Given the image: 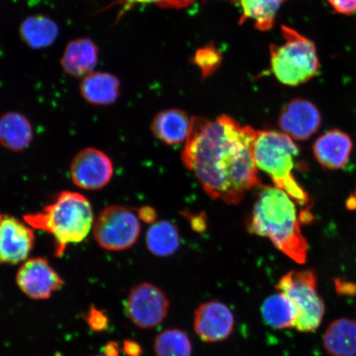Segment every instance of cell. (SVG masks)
<instances>
[{"label":"cell","mask_w":356,"mask_h":356,"mask_svg":"<svg viewBox=\"0 0 356 356\" xmlns=\"http://www.w3.org/2000/svg\"><path fill=\"white\" fill-rule=\"evenodd\" d=\"M119 346L115 342H109L104 348V355L106 356H119Z\"/></svg>","instance_id":"32"},{"label":"cell","mask_w":356,"mask_h":356,"mask_svg":"<svg viewBox=\"0 0 356 356\" xmlns=\"http://www.w3.org/2000/svg\"><path fill=\"white\" fill-rule=\"evenodd\" d=\"M138 216H139L140 220L147 222V224L153 225L156 218H157V213L152 207H143L138 210Z\"/></svg>","instance_id":"29"},{"label":"cell","mask_w":356,"mask_h":356,"mask_svg":"<svg viewBox=\"0 0 356 356\" xmlns=\"http://www.w3.org/2000/svg\"><path fill=\"white\" fill-rule=\"evenodd\" d=\"M346 207L349 209V210H356V188L355 193L351 194L349 199L347 200Z\"/></svg>","instance_id":"33"},{"label":"cell","mask_w":356,"mask_h":356,"mask_svg":"<svg viewBox=\"0 0 356 356\" xmlns=\"http://www.w3.org/2000/svg\"><path fill=\"white\" fill-rule=\"evenodd\" d=\"M146 246L154 256L167 257L175 254L180 247V236L172 222H154L147 231Z\"/></svg>","instance_id":"22"},{"label":"cell","mask_w":356,"mask_h":356,"mask_svg":"<svg viewBox=\"0 0 356 356\" xmlns=\"http://www.w3.org/2000/svg\"><path fill=\"white\" fill-rule=\"evenodd\" d=\"M318 280L311 270H291L280 279L277 289L286 296L297 311L296 330L313 332L321 325L325 304L318 293Z\"/></svg>","instance_id":"6"},{"label":"cell","mask_w":356,"mask_h":356,"mask_svg":"<svg viewBox=\"0 0 356 356\" xmlns=\"http://www.w3.org/2000/svg\"><path fill=\"white\" fill-rule=\"evenodd\" d=\"M327 2L340 15H353L356 13V0H327Z\"/></svg>","instance_id":"28"},{"label":"cell","mask_w":356,"mask_h":356,"mask_svg":"<svg viewBox=\"0 0 356 356\" xmlns=\"http://www.w3.org/2000/svg\"><path fill=\"white\" fill-rule=\"evenodd\" d=\"M191 124V119L184 111L168 109L155 115L151 131L164 144L176 145L188 139Z\"/></svg>","instance_id":"16"},{"label":"cell","mask_w":356,"mask_h":356,"mask_svg":"<svg viewBox=\"0 0 356 356\" xmlns=\"http://www.w3.org/2000/svg\"><path fill=\"white\" fill-rule=\"evenodd\" d=\"M257 131L229 115L215 121L194 117L181 159L209 197L228 204L242 202L261 185L254 159Z\"/></svg>","instance_id":"1"},{"label":"cell","mask_w":356,"mask_h":356,"mask_svg":"<svg viewBox=\"0 0 356 356\" xmlns=\"http://www.w3.org/2000/svg\"><path fill=\"white\" fill-rule=\"evenodd\" d=\"M170 302L162 289L150 283L134 286L127 296L126 314L141 329L158 326L167 318Z\"/></svg>","instance_id":"8"},{"label":"cell","mask_w":356,"mask_h":356,"mask_svg":"<svg viewBox=\"0 0 356 356\" xmlns=\"http://www.w3.org/2000/svg\"><path fill=\"white\" fill-rule=\"evenodd\" d=\"M353 147L350 137L335 129L320 136L315 141L313 150L320 165L330 170H338L348 163Z\"/></svg>","instance_id":"14"},{"label":"cell","mask_w":356,"mask_h":356,"mask_svg":"<svg viewBox=\"0 0 356 356\" xmlns=\"http://www.w3.org/2000/svg\"><path fill=\"white\" fill-rule=\"evenodd\" d=\"M299 154V148L286 134L257 131L254 159L257 168L270 177L275 188L286 191L296 203L306 206L309 203V195L292 173Z\"/></svg>","instance_id":"4"},{"label":"cell","mask_w":356,"mask_h":356,"mask_svg":"<svg viewBox=\"0 0 356 356\" xmlns=\"http://www.w3.org/2000/svg\"><path fill=\"white\" fill-rule=\"evenodd\" d=\"M99 63V48L88 38L73 40L67 44L60 59L65 74L83 79L93 72Z\"/></svg>","instance_id":"15"},{"label":"cell","mask_w":356,"mask_h":356,"mask_svg":"<svg viewBox=\"0 0 356 356\" xmlns=\"http://www.w3.org/2000/svg\"><path fill=\"white\" fill-rule=\"evenodd\" d=\"M95 356H106V355H95Z\"/></svg>","instance_id":"34"},{"label":"cell","mask_w":356,"mask_h":356,"mask_svg":"<svg viewBox=\"0 0 356 356\" xmlns=\"http://www.w3.org/2000/svg\"><path fill=\"white\" fill-rule=\"evenodd\" d=\"M34 229L8 213H0V265L15 266L28 260L35 245Z\"/></svg>","instance_id":"11"},{"label":"cell","mask_w":356,"mask_h":356,"mask_svg":"<svg viewBox=\"0 0 356 356\" xmlns=\"http://www.w3.org/2000/svg\"><path fill=\"white\" fill-rule=\"evenodd\" d=\"M59 34V28L49 17L43 15L29 17L22 22L19 28L20 38L26 46L33 49L50 47Z\"/></svg>","instance_id":"21"},{"label":"cell","mask_w":356,"mask_h":356,"mask_svg":"<svg viewBox=\"0 0 356 356\" xmlns=\"http://www.w3.org/2000/svg\"><path fill=\"white\" fill-rule=\"evenodd\" d=\"M24 220L34 229L50 234L55 240V255H63L70 244L81 243L92 229L95 215L83 195L64 191L41 212L28 213Z\"/></svg>","instance_id":"3"},{"label":"cell","mask_w":356,"mask_h":356,"mask_svg":"<svg viewBox=\"0 0 356 356\" xmlns=\"http://www.w3.org/2000/svg\"><path fill=\"white\" fill-rule=\"evenodd\" d=\"M222 59L221 52L211 43L195 52L193 63L200 69L202 79H207L219 69Z\"/></svg>","instance_id":"25"},{"label":"cell","mask_w":356,"mask_h":356,"mask_svg":"<svg viewBox=\"0 0 356 356\" xmlns=\"http://www.w3.org/2000/svg\"><path fill=\"white\" fill-rule=\"evenodd\" d=\"M261 314L268 326L278 330L295 327L297 318L295 305L280 292L267 298L261 306Z\"/></svg>","instance_id":"23"},{"label":"cell","mask_w":356,"mask_h":356,"mask_svg":"<svg viewBox=\"0 0 356 356\" xmlns=\"http://www.w3.org/2000/svg\"><path fill=\"white\" fill-rule=\"evenodd\" d=\"M122 350L127 356H142L143 353L140 345L131 340L124 341Z\"/></svg>","instance_id":"30"},{"label":"cell","mask_w":356,"mask_h":356,"mask_svg":"<svg viewBox=\"0 0 356 356\" xmlns=\"http://www.w3.org/2000/svg\"><path fill=\"white\" fill-rule=\"evenodd\" d=\"M323 343L330 356H356V320H334L323 334Z\"/></svg>","instance_id":"19"},{"label":"cell","mask_w":356,"mask_h":356,"mask_svg":"<svg viewBox=\"0 0 356 356\" xmlns=\"http://www.w3.org/2000/svg\"><path fill=\"white\" fill-rule=\"evenodd\" d=\"M156 356H191L193 345L179 329H168L159 334L154 346Z\"/></svg>","instance_id":"24"},{"label":"cell","mask_w":356,"mask_h":356,"mask_svg":"<svg viewBox=\"0 0 356 356\" xmlns=\"http://www.w3.org/2000/svg\"><path fill=\"white\" fill-rule=\"evenodd\" d=\"M86 323L92 331L101 332L108 330L109 319L104 311L91 306L86 315Z\"/></svg>","instance_id":"27"},{"label":"cell","mask_w":356,"mask_h":356,"mask_svg":"<svg viewBox=\"0 0 356 356\" xmlns=\"http://www.w3.org/2000/svg\"><path fill=\"white\" fill-rule=\"evenodd\" d=\"M113 171V163L109 156L92 147L80 150L74 156L70 168L74 185L88 191H97L108 186Z\"/></svg>","instance_id":"9"},{"label":"cell","mask_w":356,"mask_h":356,"mask_svg":"<svg viewBox=\"0 0 356 356\" xmlns=\"http://www.w3.org/2000/svg\"><path fill=\"white\" fill-rule=\"evenodd\" d=\"M138 213L120 204L102 210L93 224L95 238L105 250L120 252L135 245L140 237L141 225Z\"/></svg>","instance_id":"7"},{"label":"cell","mask_w":356,"mask_h":356,"mask_svg":"<svg viewBox=\"0 0 356 356\" xmlns=\"http://www.w3.org/2000/svg\"><path fill=\"white\" fill-rule=\"evenodd\" d=\"M79 91L88 104L108 106L118 99L121 92V82L114 74L93 71L83 79Z\"/></svg>","instance_id":"17"},{"label":"cell","mask_w":356,"mask_h":356,"mask_svg":"<svg viewBox=\"0 0 356 356\" xmlns=\"http://www.w3.org/2000/svg\"><path fill=\"white\" fill-rule=\"evenodd\" d=\"M283 44L270 46V72L284 86L296 87L318 74L320 62L315 44L296 29L282 25Z\"/></svg>","instance_id":"5"},{"label":"cell","mask_w":356,"mask_h":356,"mask_svg":"<svg viewBox=\"0 0 356 356\" xmlns=\"http://www.w3.org/2000/svg\"><path fill=\"white\" fill-rule=\"evenodd\" d=\"M20 291L30 299L47 300L65 286L63 279L43 257H34L22 264L16 275Z\"/></svg>","instance_id":"10"},{"label":"cell","mask_w":356,"mask_h":356,"mask_svg":"<svg viewBox=\"0 0 356 356\" xmlns=\"http://www.w3.org/2000/svg\"><path fill=\"white\" fill-rule=\"evenodd\" d=\"M195 0H118L111 4V6H122L117 19L118 21L128 11L132 10L137 4H154L163 8H172V10H181L193 4Z\"/></svg>","instance_id":"26"},{"label":"cell","mask_w":356,"mask_h":356,"mask_svg":"<svg viewBox=\"0 0 356 356\" xmlns=\"http://www.w3.org/2000/svg\"><path fill=\"white\" fill-rule=\"evenodd\" d=\"M252 234L269 238L279 251L299 264L308 257V242L302 234L296 204L275 186H258L254 206L248 220Z\"/></svg>","instance_id":"2"},{"label":"cell","mask_w":356,"mask_h":356,"mask_svg":"<svg viewBox=\"0 0 356 356\" xmlns=\"http://www.w3.org/2000/svg\"><path fill=\"white\" fill-rule=\"evenodd\" d=\"M33 140V129L24 114L11 111L0 117V145L12 152L29 148Z\"/></svg>","instance_id":"18"},{"label":"cell","mask_w":356,"mask_h":356,"mask_svg":"<svg viewBox=\"0 0 356 356\" xmlns=\"http://www.w3.org/2000/svg\"><path fill=\"white\" fill-rule=\"evenodd\" d=\"M286 1L287 0H232L241 10L239 24L251 21L261 32L273 29L280 8Z\"/></svg>","instance_id":"20"},{"label":"cell","mask_w":356,"mask_h":356,"mask_svg":"<svg viewBox=\"0 0 356 356\" xmlns=\"http://www.w3.org/2000/svg\"><path fill=\"white\" fill-rule=\"evenodd\" d=\"M234 327L232 311L220 302H204L195 312V332L204 342L215 343L225 341L232 334Z\"/></svg>","instance_id":"13"},{"label":"cell","mask_w":356,"mask_h":356,"mask_svg":"<svg viewBox=\"0 0 356 356\" xmlns=\"http://www.w3.org/2000/svg\"><path fill=\"white\" fill-rule=\"evenodd\" d=\"M190 217L191 227L197 232L202 233L207 229L206 218L204 213L200 216L188 215Z\"/></svg>","instance_id":"31"},{"label":"cell","mask_w":356,"mask_h":356,"mask_svg":"<svg viewBox=\"0 0 356 356\" xmlns=\"http://www.w3.org/2000/svg\"><path fill=\"white\" fill-rule=\"evenodd\" d=\"M322 117L313 102L302 99L289 101L279 115L278 124L284 134L296 140H307L321 126Z\"/></svg>","instance_id":"12"}]
</instances>
